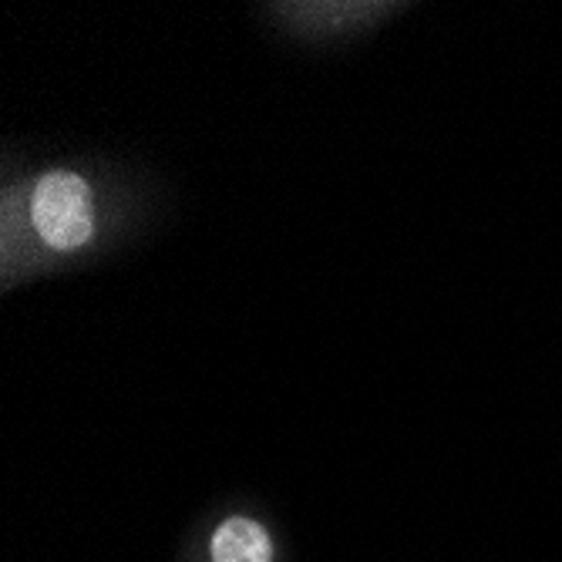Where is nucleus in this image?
Masks as SVG:
<instances>
[{"instance_id":"f257e3e1","label":"nucleus","mask_w":562,"mask_h":562,"mask_svg":"<svg viewBox=\"0 0 562 562\" xmlns=\"http://www.w3.org/2000/svg\"><path fill=\"white\" fill-rule=\"evenodd\" d=\"M156 189L105 156L0 166V290L109 260L151 220Z\"/></svg>"},{"instance_id":"f03ea898","label":"nucleus","mask_w":562,"mask_h":562,"mask_svg":"<svg viewBox=\"0 0 562 562\" xmlns=\"http://www.w3.org/2000/svg\"><path fill=\"white\" fill-rule=\"evenodd\" d=\"M407 8L412 4H394V0H283V4H263L260 21L293 44L337 47L371 37Z\"/></svg>"},{"instance_id":"7ed1b4c3","label":"nucleus","mask_w":562,"mask_h":562,"mask_svg":"<svg viewBox=\"0 0 562 562\" xmlns=\"http://www.w3.org/2000/svg\"><path fill=\"white\" fill-rule=\"evenodd\" d=\"M199 562H280V546L270 522L233 508L202 536Z\"/></svg>"}]
</instances>
